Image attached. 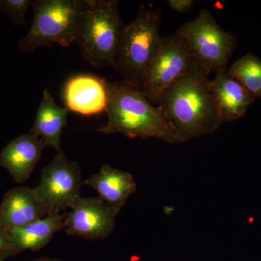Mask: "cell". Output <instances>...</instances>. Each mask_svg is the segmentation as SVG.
<instances>
[{
  "mask_svg": "<svg viewBox=\"0 0 261 261\" xmlns=\"http://www.w3.org/2000/svg\"><path fill=\"white\" fill-rule=\"evenodd\" d=\"M18 255L10 239V233L0 228V261Z\"/></svg>",
  "mask_w": 261,
  "mask_h": 261,
  "instance_id": "19",
  "label": "cell"
},
{
  "mask_svg": "<svg viewBox=\"0 0 261 261\" xmlns=\"http://www.w3.org/2000/svg\"><path fill=\"white\" fill-rule=\"evenodd\" d=\"M228 74L240 82L257 99L261 98V59L247 53L228 68Z\"/></svg>",
  "mask_w": 261,
  "mask_h": 261,
  "instance_id": "17",
  "label": "cell"
},
{
  "mask_svg": "<svg viewBox=\"0 0 261 261\" xmlns=\"http://www.w3.org/2000/svg\"><path fill=\"white\" fill-rule=\"evenodd\" d=\"M176 33L186 42L196 64L209 74L228 70L237 37L220 27L210 10H201L195 18L184 23Z\"/></svg>",
  "mask_w": 261,
  "mask_h": 261,
  "instance_id": "6",
  "label": "cell"
},
{
  "mask_svg": "<svg viewBox=\"0 0 261 261\" xmlns=\"http://www.w3.org/2000/svg\"><path fill=\"white\" fill-rule=\"evenodd\" d=\"M106 113L108 122L97 129L98 132L179 143L176 132L161 108L149 102L140 88L122 81L108 83Z\"/></svg>",
  "mask_w": 261,
  "mask_h": 261,
  "instance_id": "2",
  "label": "cell"
},
{
  "mask_svg": "<svg viewBox=\"0 0 261 261\" xmlns=\"http://www.w3.org/2000/svg\"><path fill=\"white\" fill-rule=\"evenodd\" d=\"M47 216L34 188L14 187L5 194L0 204V228L10 233Z\"/></svg>",
  "mask_w": 261,
  "mask_h": 261,
  "instance_id": "11",
  "label": "cell"
},
{
  "mask_svg": "<svg viewBox=\"0 0 261 261\" xmlns=\"http://www.w3.org/2000/svg\"><path fill=\"white\" fill-rule=\"evenodd\" d=\"M33 261H61L58 260V259L56 258H50V257H40V258H38L37 260H34Z\"/></svg>",
  "mask_w": 261,
  "mask_h": 261,
  "instance_id": "21",
  "label": "cell"
},
{
  "mask_svg": "<svg viewBox=\"0 0 261 261\" xmlns=\"http://www.w3.org/2000/svg\"><path fill=\"white\" fill-rule=\"evenodd\" d=\"M161 10L141 5L136 18L123 25L115 69L122 82L140 88L146 71L161 45Z\"/></svg>",
  "mask_w": 261,
  "mask_h": 261,
  "instance_id": "3",
  "label": "cell"
},
{
  "mask_svg": "<svg viewBox=\"0 0 261 261\" xmlns=\"http://www.w3.org/2000/svg\"><path fill=\"white\" fill-rule=\"evenodd\" d=\"M83 184L93 188L105 203L119 211L137 191L135 178L130 173L108 164L103 165Z\"/></svg>",
  "mask_w": 261,
  "mask_h": 261,
  "instance_id": "14",
  "label": "cell"
},
{
  "mask_svg": "<svg viewBox=\"0 0 261 261\" xmlns=\"http://www.w3.org/2000/svg\"><path fill=\"white\" fill-rule=\"evenodd\" d=\"M209 89L221 124L241 118L256 100L240 82L228 74L227 70L216 73L214 80L209 82Z\"/></svg>",
  "mask_w": 261,
  "mask_h": 261,
  "instance_id": "12",
  "label": "cell"
},
{
  "mask_svg": "<svg viewBox=\"0 0 261 261\" xmlns=\"http://www.w3.org/2000/svg\"><path fill=\"white\" fill-rule=\"evenodd\" d=\"M84 0H34L30 30L18 46L23 53L54 44L69 47L76 42Z\"/></svg>",
  "mask_w": 261,
  "mask_h": 261,
  "instance_id": "5",
  "label": "cell"
},
{
  "mask_svg": "<svg viewBox=\"0 0 261 261\" xmlns=\"http://www.w3.org/2000/svg\"><path fill=\"white\" fill-rule=\"evenodd\" d=\"M117 0H84L76 44L86 62L115 68L123 27Z\"/></svg>",
  "mask_w": 261,
  "mask_h": 261,
  "instance_id": "4",
  "label": "cell"
},
{
  "mask_svg": "<svg viewBox=\"0 0 261 261\" xmlns=\"http://www.w3.org/2000/svg\"><path fill=\"white\" fill-rule=\"evenodd\" d=\"M82 171L80 165L57 152L54 159L44 166L39 184L34 190L47 208L48 216L60 214L71 208L81 197Z\"/></svg>",
  "mask_w": 261,
  "mask_h": 261,
  "instance_id": "8",
  "label": "cell"
},
{
  "mask_svg": "<svg viewBox=\"0 0 261 261\" xmlns=\"http://www.w3.org/2000/svg\"><path fill=\"white\" fill-rule=\"evenodd\" d=\"M66 216L67 214L47 216L10 232L17 254L25 250L37 252L42 250L56 233L65 228Z\"/></svg>",
  "mask_w": 261,
  "mask_h": 261,
  "instance_id": "16",
  "label": "cell"
},
{
  "mask_svg": "<svg viewBox=\"0 0 261 261\" xmlns=\"http://www.w3.org/2000/svg\"><path fill=\"white\" fill-rule=\"evenodd\" d=\"M33 3V0H0V11L9 16L15 27L25 25V14Z\"/></svg>",
  "mask_w": 261,
  "mask_h": 261,
  "instance_id": "18",
  "label": "cell"
},
{
  "mask_svg": "<svg viewBox=\"0 0 261 261\" xmlns=\"http://www.w3.org/2000/svg\"><path fill=\"white\" fill-rule=\"evenodd\" d=\"M209 75L196 65L163 93L158 104L179 143L209 135L222 125L209 89Z\"/></svg>",
  "mask_w": 261,
  "mask_h": 261,
  "instance_id": "1",
  "label": "cell"
},
{
  "mask_svg": "<svg viewBox=\"0 0 261 261\" xmlns=\"http://www.w3.org/2000/svg\"><path fill=\"white\" fill-rule=\"evenodd\" d=\"M119 212L99 197H79L67 214L65 232L86 240H104L114 231Z\"/></svg>",
  "mask_w": 261,
  "mask_h": 261,
  "instance_id": "9",
  "label": "cell"
},
{
  "mask_svg": "<svg viewBox=\"0 0 261 261\" xmlns=\"http://www.w3.org/2000/svg\"><path fill=\"white\" fill-rule=\"evenodd\" d=\"M45 147L41 139L30 132L19 136L0 151V166L15 182L23 184L30 178Z\"/></svg>",
  "mask_w": 261,
  "mask_h": 261,
  "instance_id": "13",
  "label": "cell"
},
{
  "mask_svg": "<svg viewBox=\"0 0 261 261\" xmlns=\"http://www.w3.org/2000/svg\"><path fill=\"white\" fill-rule=\"evenodd\" d=\"M193 5V0H168V6L178 13L188 11Z\"/></svg>",
  "mask_w": 261,
  "mask_h": 261,
  "instance_id": "20",
  "label": "cell"
},
{
  "mask_svg": "<svg viewBox=\"0 0 261 261\" xmlns=\"http://www.w3.org/2000/svg\"><path fill=\"white\" fill-rule=\"evenodd\" d=\"M69 112L66 108L58 106L49 90L44 89L34 124L29 132L41 139L46 147L50 146L57 152H61V135L68 126Z\"/></svg>",
  "mask_w": 261,
  "mask_h": 261,
  "instance_id": "15",
  "label": "cell"
},
{
  "mask_svg": "<svg viewBox=\"0 0 261 261\" xmlns=\"http://www.w3.org/2000/svg\"><path fill=\"white\" fill-rule=\"evenodd\" d=\"M196 64L186 42L176 32L162 37L161 45L146 71L140 89L152 104Z\"/></svg>",
  "mask_w": 261,
  "mask_h": 261,
  "instance_id": "7",
  "label": "cell"
},
{
  "mask_svg": "<svg viewBox=\"0 0 261 261\" xmlns=\"http://www.w3.org/2000/svg\"><path fill=\"white\" fill-rule=\"evenodd\" d=\"M65 108L82 116L106 112L108 101V82L90 74L70 77L63 91Z\"/></svg>",
  "mask_w": 261,
  "mask_h": 261,
  "instance_id": "10",
  "label": "cell"
}]
</instances>
